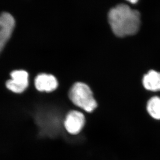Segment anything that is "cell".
<instances>
[{
	"mask_svg": "<svg viewBox=\"0 0 160 160\" xmlns=\"http://www.w3.org/2000/svg\"><path fill=\"white\" fill-rule=\"evenodd\" d=\"M15 24V20L10 13L0 14V52L11 37Z\"/></svg>",
	"mask_w": 160,
	"mask_h": 160,
	"instance_id": "obj_3",
	"label": "cell"
},
{
	"mask_svg": "<svg viewBox=\"0 0 160 160\" xmlns=\"http://www.w3.org/2000/svg\"><path fill=\"white\" fill-rule=\"evenodd\" d=\"M143 86L147 90L158 91H160V72L151 70L143 76Z\"/></svg>",
	"mask_w": 160,
	"mask_h": 160,
	"instance_id": "obj_7",
	"label": "cell"
},
{
	"mask_svg": "<svg viewBox=\"0 0 160 160\" xmlns=\"http://www.w3.org/2000/svg\"><path fill=\"white\" fill-rule=\"evenodd\" d=\"M11 76L12 78L6 82V87L16 93L23 91L29 84L28 72L23 70H14L11 72Z\"/></svg>",
	"mask_w": 160,
	"mask_h": 160,
	"instance_id": "obj_4",
	"label": "cell"
},
{
	"mask_svg": "<svg viewBox=\"0 0 160 160\" xmlns=\"http://www.w3.org/2000/svg\"><path fill=\"white\" fill-rule=\"evenodd\" d=\"M57 79L52 74L41 73L35 78V86L40 91H50L57 87Z\"/></svg>",
	"mask_w": 160,
	"mask_h": 160,
	"instance_id": "obj_6",
	"label": "cell"
},
{
	"mask_svg": "<svg viewBox=\"0 0 160 160\" xmlns=\"http://www.w3.org/2000/svg\"><path fill=\"white\" fill-rule=\"evenodd\" d=\"M139 12L125 4H119L109 12L108 21L115 35L124 37L136 33L141 24Z\"/></svg>",
	"mask_w": 160,
	"mask_h": 160,
	"instance_id": "obj_1",
	"label": "cell"
},
{
	"mask_svg": "<svg viewBox=\"0 0 160 160\" xmlns=\"http://www.w3.org/2000/svg\"><path fill=\"white\" fill-rule=\"evenodd\" d=\"M129 2H131V3H134H134H137L138 1H135H135H129Z\"/></svg>",
	"mask_w": 160,
	"mask_h": 160,
	"instance_id": "obj_9",
	"label": "cell"
},
{
	"mask_svg": "<svg viewBox=\"0 0 160 160\" xmlns=\"http://www.w3.org/2000/svg\"><path fill=\"white\" fill-rule=\"evenodd\" d=\"M69 97L73 103L87 112H92L97 107L90 88L86 83L77 82L72 85L69 91Z\"/></svg>",
	"mask_w": 160,
	"mask_h": 160,
	"instance_id": "obj_2",
	"label": "cell"
},
{
	"mask_svg": "<svg viewBox=\"0 0 160 160\" xmlns=\"http://www.w3.org/2000/svg\"><path fill=\"white\" fill-rule=\"evenodd\" d=\"M85 124V117L83 113L77 110H72L67 114L64 127L70 134L76 135L80 133Z\"/></svg>",
	"mask_w": 160,
	"mask_h": 160,
	"instance_id": "obj_5",
	"label": "cell"
},
{
	"mask_svg": "<svg viewBox=\"0 0 160 160\" xmlns=\"http://www.w3.org/2000/svg\"><path fill=\"white\" fill-rule=\"evenodd\" d=\"M147 109L153 118L160 120V98L154 97L150 98L147 103Z\"/></svg>",
	"mask_w": 160,
	"mask_h": 160,
	"instance_id": "obj_8",
	"label": "cell"
}]
</instances>
